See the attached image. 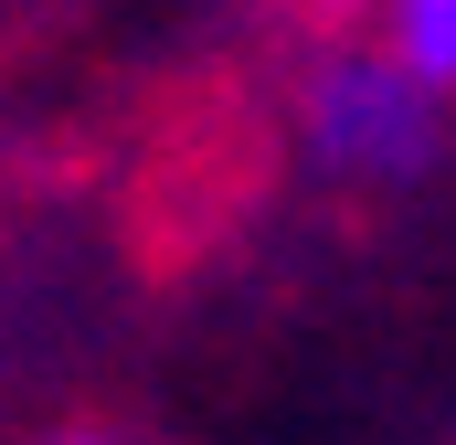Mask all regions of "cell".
<instances>
[{"mask_svg": "<svg viewBox=\"0 0 456 445\" xmlns=\"http://www.w3.org/2000/svg\"><path fill=\"white\" fill-rule=\"evenodd\" d=\"M308 149L340 181H414L436 159V75L403 53H340L308 85Z\"/></svg>", "mask_w": 456, "mask_h": 445, "instance_id": "1", "label": "cell"}, {"mask_svg": "<svg viewBox=\"0 0 456 445\" xmlns=\"http://www.w3.org/2000/svg\"><path fill=\"white\" fill-rule=\"evenodd\" d=\"M393 53L414 75L456 85V0H393Z\"/></svg>", "mask_w": 456, "mask_h": 445, "instance_id": "2", "label": "cell"}, {"mask_svg": "<svg viewBox=\"0 0 456 445\" xmlns=\"http://www.w3.org/2000/svg\"><path fill=\"white\" fill-rule=\"evenodd\" d=\"M53 445H107V435H53Z\"/></svg>", "mask_w": 456, "mask_h": 445, "instance_id": "3", "label": "cell"}]
</instances>
